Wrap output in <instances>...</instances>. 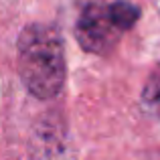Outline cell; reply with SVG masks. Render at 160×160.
I'll list each match as a JSON object with an SVG mask.
<instances>
[{
	"mask_svg": "<svg viewBox=\"0 0 160 160\" xmlns=\"http://www.w3.org/2000/svg\"><path fill=\"white\" fill-rule=\"evenodd\" d=\"M18 75L39 99H53L65 85V51L59 31L51 24H28L18 37Z\"/></svg>",
	"mask_w": 160,
	"mask_h": 160,
	"instance_id": "1",
	"label": "cell"
},
{
	"mask_svg": "<svg viewBox=\"0 0 160 160\" xmlns=\"http://www.w3.org/2000/svg\"><path fill=\"white\" fill-rule=\"evenodd\" d=\"M109 16H112V22L118 27V31H130L134 24L140 18V8L134 6L128 0H116V2L109 4Z\"/></svg>",
	"mask_w": 160,
	"mask_h": 160,
	"instance_id": "3",
	"label": "cell"
},
{
	"mask_svg": "<svg viewBox=\"0 0 160 160\" xmlns=\"http://www.w3.org/2000/svg\"><path fill=\"white\" fill-rule=\"evenodd\" d=\"M122 31L112 22L106 0H77L75 37L83 51L108 55L120 41Z\"/></svg>",
	"mask_w": 160,
	"mask_h": 160,
	"instance_id": "2",
	"label": "cell"
},
{
	"mask_svg": "<svg viewBox=\"0 0 160 160\" xmlns=\"http://www.w3.org/2000/svg\"><path fill=\"white\" fill-rule=\"evenodd\" d=\"M142 106L154 118H160V65L154 67V71L148 75L144 87H142Z\"/></svg>",
	"mask_w": 160,
	"mask_h": 160,
	"instance_id": "4",
	"label": "cell"
}]
</instances>
